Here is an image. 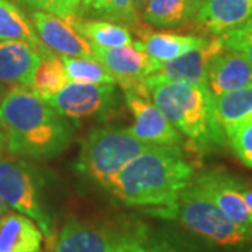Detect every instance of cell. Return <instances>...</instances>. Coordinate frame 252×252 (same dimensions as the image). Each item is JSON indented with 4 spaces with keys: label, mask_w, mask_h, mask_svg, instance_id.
I'll use <instances>...</instances> for the list:
<instances>
[{
    "label": "cell",
    "mask_w": 252,
    "mask_h": 252,
    "mask_svg": "<svg viewBox=\"0 0 252 252\" xmlns=\"http://www.w3.org/2000/svg\"><path fill=\"white\" fill-rule=\"evenodd\" d=\"M193 174L180 146L153 144L126 164L109 190L126 206L149 207L164 219H175L180 195Z\"/></svg>",
    "instance_id": "6da1fadb"
},
{
    "label": "cell",
    "mask_w": 252,
    "mask_h": 252,
    "mask_svg": "<svg viewBox=\"0 0 252 252\" xmlns=\"http://www.w3.org/2000/svg\"><path fill=\"white\" fill-rule=\"evenodd\" d=\"M0 127L11 156L51 158L70 143L67 118L27 87L9 90L0 99Z\"/></svg>",
    "instance_id": "7a4b0ae2"
},
{
    "label": "cell",
    "mask_w": 252,
    "mask_h": 252,
    "mask_svg": "<svg viewBox=\"0 0 252 252\" xmlns=\"http://www.w3.org/2000/svg\"><path fill=\"white\" fill-rule=\"evenodd\" d=\"M154 105L193 149L207 153L225 144L224 132L216 117L215 101L203 84L162 81L149 87Z\"/></svg>",
    "instance_id": "3957f363"
},
{
    "label": "cell",
    "mask_w": 252,
    "mask_h": 252,
    "mask_svg": "<svg viewBox=\"0 0 252 252\" xmlns=\"http://www.w3.org/2000/svg\"><path fill=\"white\" fill-rule=\"evenodd\" d=\"M150 234L139 220L80 221L67 219L56 240L55 252H127L143 250Z\"/></svg>",
    "instance_id": "277c9868"
},
{
    "label": "cell",
    "mask_w": 252,
    "mask_h": 252,
    "mask_svg": "<svg viewBox=\"0 0 252 252\" xmlns=\"http://www.w3.org/2000/svg\"><path fill=\"white\" fill-rule=\"evenodd\" d=\"M152 146L129 129H95L81 144L77 168L95 184L109 189L126 164Z\"/></svg>",
    "instance_id": "5b68a950"
},
{
    "label": "cell",
    "mask_w": 252,
    "mask_h": 252,
    "mask_svg": "<svg viewBox=\"0 0 252 252\" xmlns=\"http://www.w3.org/2000/svg\"><path fill=\"white\" fill-rule=\"evenodd\" d=\"M175 219L193 234L220 247L252 244V230L244 228L225 216L193 182L180 195Z\"/></svg>",
    "instance_id": "8992f818"
},
{
    "label": "cell",
    "mask_w": 252,
    "mask_h": 252,
    "mask_svg": "<svg viewBox=\"0 0 252 252\" xmlns=\"http://www.w3.org/2000/svg\"><path fill=\"white\" fill-rule=\"evenodd\" d=\"M0 198L36 221L45 237L52 240V219L44 206L35 171L27 162L0 157Z\"/></svg>",
    "instance_id": "52a82bcc"
},
{
    "label": "cell",
    "mask_w": 252,
    "mask_h": 252,
    "mask_svg": "<svg viewBox=\"0 0 252 252\" xmlns=\"http://www.w3.org/2000/svg\"><path fill=\"white\" fill-rule=\"evenodd\" d=\"M93 56L115 79L125 93H133L149 98L150 91L144 79L160 69V63L154 62L147 55L132 45L119 48H101L91 45Z\"/></svg>",
    "instance_id": "ba28073f"
},
{
    "label": "cell",
    "mask_w": 252,
    "mask_h": 252,
    "mask_svg": "<svg viewBox=\"0 0 252 252\" xmlns=\"http://www.w3.org/2000/svg\"><path fill=\"white\" fill-rule=\"evenodd\" d=\"M46 102L66 118L105 115L118 104V91L114 84L67 83Z\"/></svg>",
    "instance_id": "9c48e42d"
},
{
    "label": "cell",
    "mask_w": 252,
    "mask_h": 252,
    "mask_svg": "<svg viewBox=\"0 0 252 252\" xmlns=\"http://www.w3.org/2000/svg\"><path fill=\"white\" fill-rule=\"evenodd\" d=\"M192 182L225 216L244 228L252 230V216L244 199L245 185L237 177L221 170H210L199 174Z\"/></svg>",
    "instance_id": "30bf717a"
},
{
    "label": "cell",
    "mask_w": 252,
    "mask_h": 252,
    "mask_svg": "<svg viewBox=\"0 0 252 252\" xmlns=\"http://www.w3.org/2000/svg\"><path fill=\"white\" fill-rule=\"evenodd\" d=\"M224 46L221 41L215 36L206 45L182 55L171 62L162 63L160 69L144 79V84L149 89L150 86L171 81V83H188V84H203L206 86L207 70L212 59Z\"/></svg>",
    "instance_id": "8fae6325"
},
{
    "label": "cell",
    "mask_w": 252,
    "mask_h": 252,
    "mask_svg": "<svg viewBox=\"0 0 252 252\" xmlns=\"http://www.w3.org/2000/svg\"><path fill=\"white\" fill-rule=\"evenodd\" d=\"M126 104L133 114V125L129 129L136 137L153 144L181 146L182 136L160 109L147 97L125 93Z\"/></svg>",
    "instance_id": "7c38bea8"
},
{
    "label": "cell",
    "mask_w": 252,
    "mask_h": 252,
    "mask_svg": "<svg viewBox=\"0 0 252 252\" xmlns=\"http://www.w3.org/2000/svg\"><path fill=\"white\" fill-rule=\"evenodd\" d=\"M31 20L39 41L48 49L63 56L94 58L90 44L67 21L41 10L32 11Z\"/></svg>",
    "instance_id": "4fadbf2b"
},
{
    "label": "cell",
    "mask_w": 252,
    "mask_h": 252,
    "mask_svg": "<svg viewBox=\"0 0 252 252\" xmlns=\"http://www.w3.org/2000/svg\"><path fill=\"white\" fill-rule=\"evenodd\" d=\"M39 51L23 41H0V91L31 87Z\"/></svg>",
    "instance_id": "5bb4252c"
},
{
    "label": "cell",
    "mask_w": 252,
    "mask_h": 252,
    "mask_svg": "<svg viewBox=\"0 0 252 252\" xmlns=\"http://www.w3.org/2000/svg\"><path fill=\"white\" fill-rule=\"evenodd\" d=\"M248 86H252V64L250 61L234 49L223 48L209 66L207 90L215 97Z\"/></svg>",
    "instance_id": "9a60e30c"
},
{
    "label": "cell",
    "mask_w": 252,
    "mask_h": 252,
    "mask_svg": "<svg viewBox=\"0 0 252 252\" xmlns=\"http://www.w3.org/2000/svg\"><path fill=\"white\" fill-rule=\"evenodd\" d=\"M252 20V0H205L195 17L202 30L220 36Z\"/></svg>",
    "instance_id": "2e32d148"
},
{
    "label": "cell",
    "mask_w": 252,
    "mask_h": 252,
    "mask_svg": "<svg viewBox=\"0 0 252 252\" xmlns=\"http://www.w3.org/2000/svg\"><path fill=\"white\" fill-rule=\"evenodd\" d=\"M209 41V38L203 36L185 35L171 31H144L140 34V41L133 42V45L150 59H153L154 62L162 64L205 46Z\"/></svg>",
    "instance_id": "e0dca14e"
},
{
    "label": "cell",
    "mask_w": 252,
    "mask_h": 252,
    "mask_svg": "<svg viewBox=\"0 0 252 252\" xmlns=\"http://www.w3.org/2000/svg\"><path fill=\"white\" fill-rule=\"evenodd\" d=\"M42 231L26 215L7 212L0 217V252H41Z\"/></svg>",
    "instance_id": "ac0fdd59"
},
{
    "label": "cell",
    "mask_w": 252,
    "mask_h": 252,
    "mask_svg": "<svg viewBox=\"0 0 252 252\" xmlns=\"http://www.w3.org/2000/svg\"><path fill=\"white\" fill-rule=\"evenodd\" d=\"M205 0H150L143 20L157 28H178L195 21Z\"/></svg>",
    "instance_id": "d6986e66"
},
{
    "label": "cell",
    "mask_w": 252,
    "mask_h": 252,
    "mask_svg": "<svg viewBox=\"0 0 252 252\" xmlns=\"http://www.w3.org/2000/svg\"><path fill=\"white\" fill-rule=\"evenodd\" d=\"M67 23L80 34L90 45L101 48H119L132 45L133 38L130 31L122 24L108 20H83L72 18Z\"/></svg>",
    "instance_id": "ffe728a7"
},
{
    "label": "cell",
    "mask_w": 252,
    "mask_h": 252,
    "mask_svg": "<svg viewBox=\"0 0 252 252\" xmlns=\"http://www.w3.org/2000/svg\"><path fill=\"white\" fill-rule=\"evenodd\" d=\"M38 51L41 58L34 73L30 90L34 91L39 98L48 99L62 90L69 80L64 72L62 58H59L54 51L48 49L45 45L41 46Z\"/></svg>",
    "instance_id": "44dd1931"
},
{
    "label": "cell",
    "mask_w": 252,
    "mask_h": 252,
    "mask_svg": "<svg viewBox=\"0 0 252 252\" xmlns=\"http://www.w3.org/2000/svg\"><path fill=\"white\" fill-rule=\"evenodd\" d=\"M216 117L224 135L252 115V86L213 97Z\"/></svg>",
    "instance_id": "7402d4cb"
},
{
    "label": "cell",
    "mask_w": 252,
    "mask_h": 252,
    "mask_svg": "<svg viewBox=\"0 0 252 252\" xmlns=\"http://www.w3.org/2000/svg\"><path fill=\"white\" fill-rule=\"evenodd\" d=\"M0 41H23L35 49L42 46L31 23L9 0H0Z\"/></svg>",
    "instance_id": "603a6c76"
},
{
    "label": "cell",
    "mask_w": 252,
    "mask_h": 252,
    "mask_svg": "<svg viewBox=\"0 0 252 252\" xmlns=\"http://www.w3.org/2000/svg\"><path fill=\"white\" fill-rule=\"evenodd\" d=\"M67 80L89 84H115V79L95 58L62 56Z\"/></svg>",
    "instance_id": "cb8c5ba5"
},
{
    "label": "cell",
    "mask_w": 252,
    "mask_h": 252,
    "mask_svg": "<svg viewBox=\"0 0 252 252\" xmlns=\"http://www.w3.org/2000/svg\"><path fill=\"white\" fill-rule=\"evenodd\" d=\"M144 252H203V250L187 235L171 228H162L149 234Z\"/></svg>",
    "instance_id": "d4e9b609"
},
{
    "label": "cell",
    "mask_w": 252,
    "mask_h": 252,
    "mask_svg": "<svg viewBox=\"0 0 252 252\" xmlns=\"http://www.w3.org/2000/svg\"><path fill=\"white\" fill-rule=\"evenodd\" d=\"M90 13L118 24H139V13L133 7L132 0H93Z\"/></svg>",
    "instance_id": "484cf974"
},
{
    "label": "cell",
    "mask_w": 252,
    "mask_h": 252,
    "mask_svg": "<svg viewBox=\"0 0 252 252\" xmlns=\"http://www.w3.org/2000/svg\"><path fill=\"white\" fill-rule=\"evenodd\" d=\"M225 137L237 158L245 167L252 168V115L233 127Z\"/></svg>",
    "instance_id": "4316f807"
},
{
    "label": "cell",
    "mask_w": 252,
    "mask_h": 252,
    "mask_svg": "<svg viewBox=\"0 0 252 252\" xmlns=\"http://www.w3.org/2000/svg\"><path fill=\"white\" fill-rule=\"evenodd\" d=\"M224 48L243 54L252 64V20L244 27L217 36Z\"/></svg>",
    "instance_id": "83f0119b"
},
{
    "label": "cell",
    "mask_w": 252,
    "mask_h": 252,
    "mask_svg": "<svg viewBox=\"0 0 252 252\" xmlns=\"http://www.w3.org/2000/svg\"><path fill=\"white\" fill-rule=\"evenodd\" d=\"M93 0H55L52 13L61 17L64 21L72 18H83V16L89 14L91 10Z\"/></svg>",
    "instance_id": "f1b7e54d"
},
{
    "label": "cell",
    "mask_w": 252,
    "mask_h": 252,
    "mask_svg": "<svg viewBox=\"0 0 252 252\" xmlns=\"http://www.w3.org/2000/svg\"><path fill=\"white\" fill-rule=\"evenodd\" d=\"M17 1L41 11H51L55 3V0H17Z\"/></svg>",
    "instance_id": "f546056e"
},
{
    "label": "cell",
    "mask_w": 252,
    "mask_h": 252,
    "mask_svg": "<svg viewBox=\"0 0 252 252\" xmlns=\"http://www.w3.org/2000/svg\"><path fill=\"white\" fill-rule=\"evenodd\" d=\"M244 199L247 202V206L250 209V213H251L252 216V189L245 187V189H244Z\"/></svg>",
    "instance_id": "4dcf8cb0"
},
{
    "label": "cell",
    "mask_w": 252,
    "mask_h": 252,
    "mask_svg": "<svg viewBox=\"0 0 252 252\" xmlns=\"http://www.w3.org/2000/svg\"><path fill=\"white\" fill-rule=\"evenodd\" d=\"M150 0H132V4H133V7L135 10L139 13H143V10L146 9V6H147V3H149Z\"/></svg>",
    "instance_id": "1f68e13d"
},
{
    "label": "cell",
    "mask_w": 252,
    "mask_h": 252,
    "mask_svg": "<svg viewBox=\"0 0 252 252\" xmlns=\"http://www.w3.org/2000/svg\"><path fill=\"white\" fill-rule=\"evenodd\" d=\"M6 146V137H4V133H3V129L0 127V157H1V153H3V147Z\"/></svg>",
    "instance_id": "d6a6232c"
},
{
    "label": "cell",
    "mask_w": 252,
    "mask_h": 252,
    "mask_svg": "<svg viewBox=\"0 0 252 252\" xmlns=\"http://www.w3.org/2000/svg\"><path fill=\"white\" fill-rule=\"evenodd\" d=\"M7 212H9V206L4 203V200H3V199L0 198V217L3 216L4 213H7Z\"/></svg>",
    "instance_id": "836d02e7"
},
{
    "label": "cell",
    "mask_w": 252,
    "mask_h": 252,
    "mask_svg": "<svg viewBox=\"0 0 252 252\" xmlns=\"http://www.w3.org/2000/svg\"><path fill=\"white\" fill-rule=\"evenodd\" d=\"M127 252H144V248L143 250H136V251H127Z\"/></svg>",
    "instance_id": "e575fe53"
}]
</instances>
